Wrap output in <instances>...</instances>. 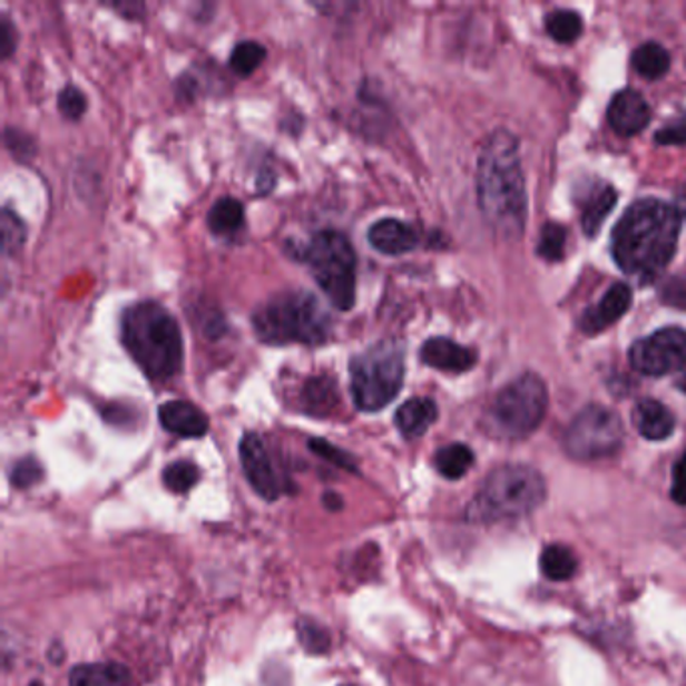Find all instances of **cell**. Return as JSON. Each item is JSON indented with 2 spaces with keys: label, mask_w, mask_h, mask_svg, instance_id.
Listing matches in <instances>:
<instances>
[{
  "label": "cell",
  "mask_w": 686,
  "mask_h": 686,
  "mask_svg": "<svg viewBox=\"0 0 686 686\" xmlns=\"http://www.w3.org/2000/svg\"><path fill=\"white\" fill-rule=\"evenodd\" d=\"M159 423L171 435L184 439H199L208 433V416L194 403L187 401H167L157 409Z\"/></svg>",
  "instance_id": "15"
},
{
  "label": "cell",
  "mask_w": 686,
  "mask_h": 686,
  "mask_svg": "<svg viewBox=\"0 0 686 686\" xmlns=\"http://www.w3.org/2000/svg\"><path fill=\"white\" fill-rule=\"evenodd\" d=\"M199 469L192 461H176L164 469V486L174 493H187L198 483Z\"/></svg>",
  "instance_id": "29"
},
{
  "label": "cell",
  "mask_w": 686,
  "mask_h": 686,
  "mask_svg": "<svg viewBox=\"0 0 686 686\" xmlns=\"http://www.w3.org/2000/svg\"><path fill=\"white\" fill-rule=\"evenodd\" d=\"M624 427L620 416L610 409L590 405L574 416L564 437L568 455L580 461L610 458L623 445Z\"/></svg>",
  "instance_id": "9"
},
{
  "label": "cell",
  "mask_w": 686,
  "mask_h": 686,
  "mask_svg": "<svg viewBox=\"0 0 686 686\" xmlns=\"http://www.w3.org/2000/svg\"><path fill=\"white\" fill-rule=\"evenodd\" d=\"M121 343L149 381L166 383L184 364V339L174 314L156 301H139L121 314Z\"/></svg>",
  "instance_id": "3"
},
{
  "label": "cell",
  "mask_w": 686,
  "mask_h": 686,
  "mask_svg": "<svg viewBox=\"0 0 686 686\" xmlns=\"http://www.w3.org/2000/svg\"><path fill=\"white\" fill-rule=\"evenodd\" d=\"M546 499V481L528 465H501L489 473L469 508L473 521H516L528 518Z\"/></svg>",
  "instance_id": "5"
},
{
  "label": "cell",
  "mask_w": 686,
  "mask_h": 686,
  "mask_svg": "<svg viewBox=\"0 0 686 686\" xmlns=\"http://www.w3.org/2000/svg\"><path fill=\"white\" fill-rule=\"evenodd\" d=\"M0 229H2V254L4 256L17 254L27 242L24 222L11 208H4L0 218Z\"/></svg>",
  "instance_id": "28"
},
{
  "label": "cell",
  "mask_w": 686,
  "mask_h": 686,
  "mask_svg": "<svg viewBox=\"0 0 686 686\" xmlns=\"http://www.w3.org/2000/svg\"><path fill=\"white\" fill-rule=\"evenodd\" d=\"M17 49V29L7 12L0 14V59H9Z\"/></svg>",
  "instance_id": "35"
},
{
  "label": "cell",
  "mask_w": 686,
  "mask_h": 686,
  "mask_svg": "<svg viewBox=\"0 0 686 686\" xmlns=\"http://www.w3.org/2000/svg\"><path fill=\"white\" fill-rule=\"evenodd\" d=\"M421 361L443 373H468L478 363V354L451 339L435 336L421 346Z\"/></svg>",
  "instance_id": "14"
},
{
  "label": "cell",
  "mask_w": 686,
  "mask_h": 686,
  "mask_svg": "<svg viewBox=\"0 0 686 686\" xmlns=\"http://www.w3.org/2000/svg\"><path fill=\"white\" fill-rule=\"evenodd\" d=\"M341 401L336 381L331 374H314L306 379L302 386L301 403L302 409L314 416H326L333 413Z\"/></svg>",
  "instance_id": "19"
},
{
  "label": "cell",
  "mask_w": 686,
  "mask_h": 686,
  "mask_svg": "<svg viewBox=\"0 0 686 686\" xmlns=\"http://www.w3.org/2000/svg\"><path fill=\"white\" fill-rule=\"evenodd\" d=\"M239 461L244 476L248 479L252 489L266 501H274L282 496V483L271 453L258 433H246L239 441Z\"/></svg>",
  "instance_id": "11"
},
{
  "label": "cell",
  "mask_w": 686,
  "mask_h": 686,
  "mask_svg": "<svg viewBox=\"0 0 686 686\" xmlns=\"http://www.w3.org/2000/svg\"><path fill=\"white\" fill-rule=\"evenodd\" d=\"M57 107H59V111H61L65 119L79 121L84 117L85 111H87V97H85L84 91L79 87L65 85L61 91H59V97H57Z\"/></svg>",
  "instance_id": "32"
},
{
  "label": "cell",
  "mask_w": 686,
  "mask_h": 686,
  "mask_svg": "<svg viewBox=\"0 0 686 686\" xmlns=\"http://www.w3.org/2000/svg\"><path fill=\"white\" fill-rule=\"evenodd\" d=\"M683 214L663 199H638L612 229L618 268L640 282L655 281L675 256Z\"/></svg>",
  "instance_id": "1"
},
{
  "label": "cell",
  "mask_w": 686,
  "mask_h": 686,
  "mask_svg": "<svg viewBox=\"0 0 686 686\" xmlns=\"http://www.w3.org/2000/svg\"><path fill=\"white\" fill-rule=\"evenodd\" d=\"M323 503L331 511L341 510V506H343V499L339 498L336 493H324Z\"/></svg>",
  "instance_id": "39"
},
{
  "label": "cell",
  "mask_w": 686,
  "mask_h": 686,
  "mask_svg": "<svg viewBox=\"0 0 686 686\" xmlns=\"http://www.w3.org/2000/svg\"><path fill=\"white\" fill-rule=\"evenodd\" d=\"M678 386H680V391H685L686 393V371L685 373H683V376H680V381H678Z\"/></svg>",
  "instance_id": "41"
},
{
  "label": "cell",
  "mask_w": 686,
  "mask_h": 686,
  "mask_svg": "<svg viewBox=\"0 0 686 686\" xmlns=\"http://www.w3.org/2000/svg\"><path fill=\"white\" fill-rule=\"evenodd\" d=\"M548 411V389L538 374L526 373L503 386L489 416L499 435L521 439L533 433Z\"/></svg>",
  "instance_id": "8"
},
{
  "label": "cell",
  "mask_w": 686,
  "mask_h": 686,
  "mask_svg": "<svg viewBox=\"0 0 686 686\" xmlns=\"http://www.w3.org/2000/svg\"><path fill=\"white\" fill-rule=\"evenodd\" d=\"M635 427L648 441H663L675 431V416L660 401L645 399L635 406Z\"/></svg>",
  "instance_id": "18"
},
{
  "label": "cell",
  "mask_w": 686,
  "mask_h": 686,
  "mask_svg": "<svg viewBox=\"0 0 686 686\" xmlns=\"http://www.w3.org/2000/svg\"><path fill=\"white\" fill-rule=\"evenodd\" d=\"M351 393L363 413H376L395 401L405 381V344L383 339L351 359Z\"/></svg>",
  "instance_id": "6"
},
{
  "label": "cell",
  "mask_w": 686,
  "mask_h": 686,
  "mask_svg": "<svg viewBox=\"0 0 686 686\" xmlns=\"http://www.w3.org/2000/svg\"><path fill=\"white\" fill-rule=\"evenodd\" d=\"M630 364L646 376L680 371L686 364V333L683 329H660L633 344Z\"/></svg>",
  "instance_id": "10"
},
{
  "label": "cell",
  "mask_w": 686,
  "mask_h": 686,
  "mask_svg": "<svg viewBox=\"0 0 686 686\" xmlns=\"http://www.w3.org/2000/svg\"><path fill=\"white\" fill-rule=\"evenodd\" d=\"M564 248H566V229L561 228L560 224L548 222L541 229L538 254L543 261L560 262L564 258Z\"/></svg>",
  "instance_id": "30"
},
{
  "label": "cell",
  "mask_w": 686,
  "mask_h": 686,
  "mask_svg": "<svg viewBox=\"0 0 686 686\" xmlns=\"http://www.w3.org/2000/svg\"><path fill=\"white\" fill-rule=\"evenodd\" d=\"M371 248L385 256H403L419 246V232L403 219L383 218L366 232Z\"/></svg>",
  "instance_id": "13"
},
{
  "label": "cell",
  "mask_w": 686,
  "mask_h": 686,
  "mask_svg": "<svg viewBox=\"0 0 686 686\" xmlns=\"http://www.w3.org/2000/svg\"><path fill=\"white\" fill-rule=\"evenodd\" d=\"M616 202H618V194L608 184H600V186L592 187L588 192L586 202L582 204V226L586 236H590V238L598 236L604 219L610 216Z\"/></svg>",
  "instance_id": "21"
},
{
  "label": "cell",
  "mask_w": 686,
  "mask_h": 686,
  "mask_svg": "<svg viewBox=\"0 0 686 686\" xmlns=\"http://www.w3.org/2000/svg\"><path fill=\"white\" fill-rule=\"evenodd\" d=\"M680 208H683V214H685V219H686V189H685V194H680Z\"/></svg>",
  "instance_id": "40"
},
{
  "label": "cell",
  "mask_w": 686,
  "mask_h": 686,
  "mask_svg": "<svg viewBox=\"0 0 686 686\" xmlns=\"http://www.w3.org/2000/svg\"><path fill=\"white\" fill-rule=\"evenodd\" d=\"M540 568L546 578H550L553 582H564L570 580L578 570V560L570 548L561 543H551L541 551Z\"/></svg>",
  "instance_id": "23"
},
{
  "label": "cell",
  "mask_w": 686,
  "mask_h": 686,
  "mask_svg": "<svg viewBox=\"0 0 686 686\" xmlns=\"http://www.w3.org/2000/svg\"><path fill=\"white\" fill-rule=\"evenodd\" d=\"M302 258L334 308L351 311L356 301V254L343 232H316L302 249Z\"/></svg>",
  "instance_id": "7"
},
{
  "label": "cell",
  "mask_w": 686,
  "mask_h": 686,
  "mask_svg": "<svg viewBox=\"0 0 686 686\" xmlns=\"http://www.w3.org/2000/svg\"><path fill=\"white\" fill-rule=\"evenodd\" d=\"M670 496H673L676 503L686 506V453L676 461L675 469H673V488H670Z\"/></svg>",
  "instance_id": "37"
},
{
  "label": "cell",
  "mask_w": 686,
  "mask_h": 686,
  "mask_svg": "<svg viewBox=\"0 0 686 686\" xmlns=\"http://www.w3.org/2000/svg\"><path fill=\"white\" fill-rule=\"evenodd\" d=\"M633 304V291L626 284H614L610 291L604 294L602 301L584 312L580 318V329L586 334L602 333L604 329L612 326L618 318H623Z\"/></svg>",
  "instance_id": "16"
},
{
  "label": "cell",
  "mask_w": 686,
  "mask_h": 686,
  "mask_svg": "<svg viewBox=\"0 0 686 686\" xmlns=\"http://www.w3.org/2000/svg\"><path fill=\"white\" fill-rule=\"evenodd\" d=\"M268 51L258 41H242L232 49L229 55V69L238 77H249L262 62L266 61Z\"/></svg>",
  "instance_id": "26"
},
{
  "label": "cell",
  "mask_w": 686,
  "mask_h": 686,
  "mask_svg": "<svg viewBox=\"0 0 686 686\" xmlns=\"http://www.w3.org/2000/svg\"><path fill=\"white\" fill-rule=\"evenodd\" d=\"M478 202L499 238H520L528 219V196L520 146L506 129L493 131L479 151Z\"/></svg>",
  "instance_id": "2"
},
{
  "label": "cell",
  "mask_w": 686,
  "mask_h": 686,
  "mask_svg": "<svg viewBox=\"0 0 686 686\" xmlns=\"http://www.w3.org/2000/svg\"><path fill=\"white\" fill-rule=\"evenodd\" d=\"M633 67L646 79H660L670 69V55L658 42H645L633 55Z\"/></svg>",
  "instance_id": "24"
},
{
  "label": "cell",
  "mask_w": 686,
  "mask_h": 686,
  "mask_svg": "<svg viewBox=\"0 0 686 686\" xmlns=\"http://www.w3.org/2000/svg\"><path fill=\"white\" fill-rule=\"evenodd\" d=\"M546 29L551 39L558 42H574L580 39L584 31V22L580 14L574 11H553L546 17Z\"/></svg>",
  "instance_id": "27"
},
{
  "label": "cell",
  "mask_w": 686,
  "mask_h": 686,
  "mask_svg": "<svg viewBox=\"0 0 686 686\" xmlns=\"http://www.w3.org/2000/svg\"><path fill=\"white\" fill-rule=\"evenodd\" d=\"M439 416V409L429 396H413L396 409L395 425L405 439L425 435Z\"/></svg>",
  "instance_id": "17"
},
{
  "label": "cell",
  "mask_w": 686,
  "mask_h": 686,
  "mask_svg": "<svg viewBox=\"0 0 686 686\" xmlns=\"http://www.w3.org/2000/svg\"><path fill=\"white\" fill-rule=\"evenodd\" d=\"M69 686H131V673L119 663L77 665L69 675Z\"/></svg>",
  "instance_id": "20"
},
{
  "label": "cell",
  "mask_w": 686,
  "mask_h": 686,
  "mask_svg": "<svg viewBox=\"0 0 686 686\" xmlns=\"http://www.w3.org/2000/svg\"><path fill=\"white\" fill-rule=\"evenodd\" d=\"M246 209L236 198H219L208 212V228L216 236H234L244 228Z\"/></svg>",
  "instance_id": "22"
},
{
  "label": "cell",
  "mask_w": 686,
  "mask_h": 686,
  "mask_svg": "<svg viewBox=\"0 0 686 686\" xmlns=\"http://www.w3.org/2000/svg\"><path fill=\"white\" fill-rule=\"evenodd\" d=\"M252 329L262 343L316 346L329 341L333 318L312 292L284 291L254 308Z\"/></svg>",
  "instance_id": "4"
},
{
  "label": "cell",
  "mask_w": 686,
  "mask_h": 686,
  "mask_svg": "<svg viewBox=\"0 0 686 686\" xmlns=\"http://www.w3.org/2000/svg\"><path fill=\"white\" fill-rule=\"evenodd\" d=\"M134 9H136V11H146V7H144L141 2H129V4H115V11L124 12L125 19H137L136 14H134Z\"/></svg>",
  "instance_id": "38"
},
{
  "label": "cell",
  "mask_w": 686,
  "mask_h": 686,
  "mask_svg": "<svg viewBox=\"0 0 686 686\" xmlns=\"http://www.w3.org/2000/svg\"><path fill=\"white\" fill-rule=\"evenodd\" d=\"M9 476H11V483L14 488L29 489L41 483L45 479V469L39 463V459L22 458L12 465Z\"/></svg>",
  "instance_id": "31"
},
{
  "label": "cell",
  "mask_w": 686,
  "mask_h": 686,
  "mask_svg": "<svg viewBox=\"0 0 686 686\" xmlns=\"http://www.w3.org/2000/svg\"><path fill=\"white\" fill-rule=\"evenodd\" d=\"M298 638L301 645L311 653V655H324L331 648V635L324 630L323 626L304 620L298 626Z\"/></svg>",
  "instance_id": "34"
},
{
  "label": "cell",
  "mask_w": 686,
  "mask_h": 686,
  "mask_svg": "<svg viewBox=\"0 0 686 686\" xmlns=\"http://www.w3.org/2000/svg\"><path fill=\"white\" fill-rule=\"evenodd\" d=\"M308 448H311L314 455L331 461L336 468L344 469V471H359L356 469V461L353 455H349L343 449L334 448L333 443H329L326 439H308Z\"/></svg>",
  "instance_id": "33"
},
{
  "label": "cell",
  "mask_w": 686,
  "mask_h": 686,
  "mask_svg": "<svg viewBox=\"0 0 686 686\" xmlns=\"http://www.w3.org/2000/svg\"><path fill=\"white\" fill-rule=\"evenodd\" d=\"M608 124L618 136H636L650 124V107L638 91L624 89L620 94L614 95L610 101Z\"/></svg>",
  "instance_id": "12"
},
{
  "label": "cell",
  "mask_w": 686,
  "mask_h": 686,
  "mask_svg": "<svg viewBox=\"0 0 686 686\" xmlns=\"http://www.w3.org/2000/svg\"><path fill=\"white\" fill-rule=\"evenodd\" d=\"M473 451L463 443H451L435 453V469L445 479H461L473 465Z\"/></svg>",
  "instance_id": "25"
},
{
  "label": "cell",
  "mask_w": 686,
  "mask_h": 686,
  "mask_svg": "<svg viewBox=\"0 0 686 686\" xmlns=\"http://www.w3.org/2000/svg\"><path fill=\"white\" fill-rule=\"evenodd\" d=\"M656 141L663 146H686V119L665 125L656 134Z\"/></svg>",
  "instance_id": "36"
}]
</instances>
